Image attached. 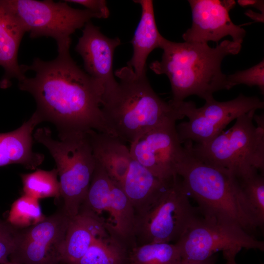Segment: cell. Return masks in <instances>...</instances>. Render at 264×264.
<instances>
[{"label":"cell","instance_id":"1f68e13d","mask_svg":"<svg viewBox=\"0 0 264 264\" xmlns=\"http://www.w3.org/2000/svg\"><path fill=\"white\" fill-rule=\"evenodd\" d=\"M215 260L214 257H211L201 261H195L186 260H182L180 264H215Z\"/></svg>","mask_w":264,"mask_h":264},{"label":"cell","instance_id":"603a6c76","mask_svg":"<svg viewBox=\"0 0 264 264\" xmlns=\"http://www.w3.org/2000/svg\"><path fill=\"white\" fill-rule=\"evenodd\" d=\"M182 260L175 243H152L132 247L127 264H180Z\"/></svg>","mask_w":264,"mask_h":264},{"label":"cell","instance_id":"8992f818","mask_svg":"<svg viewBox=\"0 0 264 264\" xmlns=\"http://www.w3.org/2000/svg\"><path fill=\"white\" fill-rule=\"evenodd\" d=\"M33 136L54 158L63 209L69 217L75 216L85 199L96 165L87 132L65 133L55 140L51 130L43 127L36 130Z\"/></svg>","mask_w":264,"mask_h":264},{"label":"cell","instance_id":"6da1fadb","mask_svg":"<svg viewBox=\"0 0 264 264\" xmlns=\"http://www.w3.org/2000/svg\"><path fill=\"white\" fill-rule=\"evenodd\" d=\"M58 52L53 60L35 58L30 65H21L24 73L35 75L19 81V88L33 97L35 112L42 122L54 124L58 135L93 130L114 135L101 110L102 87L77 66L69 50Z\"/></svg>","mask_w":264,"mask_h":264},{"label":"cell","instance_id":"4316f807","mask_svg":"<svg viewBox=\"0 0 264 264\" xmlns=\"http://www.w3.org/2000/svg\"><path fill=\"white\" fill-rule=\"evenodd\" d=\"M243 84L249 87L257 86L263 94L264 92V61L249 68L237 71L226 77V89L235 86Z\"/></svg>","mask_w":264,"mask_h":264},{"label":"cell","instance_id":"9c48e42d","mask_svg":"<svg viewBox=\"0 0 264 264\" xmlns=\"http://www.w3.org/2000/svg\"><path fill=\"white\" fill-rule=\"evenodd\" d=\"M183 260L201 261L222 251L235 258L242 248L264 250V242L243 229L198 215L175 243Z\"/></svg>","mask_w":264,"mask_h":264},{"label":"cell","instance_id":"4fadbf2b","mask_svg":"<svg viewBox=\"0 0 264 264\" xmlns=\"http://www.w3.org/2000/svg\"><path fill=\"white\" fill-rule=\"evenodd\" d=\"M69 217L64 210L19 231L10 262L21 264H60Z\"/></svg>","mask_w":264,"mask_h":264},{"label":"cell","instance_id":"d6986e66","mask_svg":"<svg viewBox=\"0 0 264 264\" xmlns=\"http://www.w3.org/2000/svg\"><path fill=\"white\" fill-rule=\"evenodd\" d=\"M87 132L96 161L120 186L132 160L130 148L116 136L93 130Z\"/></svg>","mask_w":264,"mask_h":264},{"label":"cell","instance_id":"484cf974","mask_svg":"<svg viewBox=\"0 0 264 264\" xmlns=\"http://www.w3.org/2000/svg\"><path fill=\"white\" fill-rule=\"evenodd\" d=\"M45 218L39 199L24 194L12 203L6 221L18 229L35 225Z\"/></svg>","mask_w":264,"mask_h":264},{"label":"cell","instance_id":"4dcf8cb0","mask_svg":"<svg viewBox=\"0 0 264 264\" xmlns=\"http://www.w3.org/2000/svg\"><path fill=\"white\" fill-rule=\"evenodd\" d=\"M244 14L256 22H264V14L257 13L251 10L246 11Z\"/></svg>","mask_w":264,"mask_h":264},{"label":"cell","instance_id":"7402d4cb","mask_svg":"<svg viewBox=\"0 0 264 264\" xmlns=\"http://www.w3.org/2000/svg\"><path fill=\"white\" fill-rule=\"evenodd\" d=\"M129 251L126 243L109 233L96 239L74 264H127Z\"/></svg>","mask_w":264,"mask_h":264},{"label":"cell","instance_id":"52a82bcc","mask_svg":"<svg viewBox=\"0 0 264 264\" xmlns=\"http://www.w3.org/2000/svg\"><path fill=\"white\" fill-rule=\"evenodd\" d=\"M177 176L156 200L135 216L133 238L138 245L177 241L197 216Z\"/></svg>","mask_w":264,"mask_h":264},{"label":"cell","instance_id":"836d02e7","mask_svg":"<svg viewBox=\"0 0 264 264\" xmlns=\"http://www.w3.org/2000/svg\"><path fill=\"white\" fill-rule=\"evenodd\" d=\"M4 264H21L9 261L8 262H7V263H5Z\"/></svg>","mask_w":264,"mask_h":264},{"label":"cell","instance_id":"ac0fdd59","mask_svg":"<svg viewBox=\"0 0 264 264\" xmlns=\"http://www.w3.org/2000/svg\"><path fill=\"white\" fill-rule=\"evenodd\" d=\"M26 31L15 15L0 0V66L4 73L0 81V87H9L13 78L19 81L25 77L21 65L18 61L20 43Z\"/></svg>","mask_w":264,"mask_h":264},{"label":"cell","instance_id":"30bf717a","mask_svg":"<svg viewBox=\"0 0 264 264\" xmlns=\"http://www.w3.org/2000/svg\"><path fill=\"white\" fill-rule=\"evenodd\" d=\"M264 107V102L257 96L242 94L225 102L218 101L213 97L206 100L200 108H197L193 102H185L183 114L188 121L176 125L178 137L182 144L187 142L205 144L220 133L233 120Z\"/></svg>","mask_w":264,"mask_h":264},{"label":"cell","instance_id":"277c9868","mask_svg":"<svg viewBox=\"0 0 264 264\" xmlns=\"http://www.w3.org/2000/svg\"><path fill=\"white\" fill-rule=\"evenodd\" d=\"M183 146L185 153L177 165L176 174L189 197L197 202L203 217L241 228L249 234L254 231L238 180L200 160Z\"/></svg>","mask_w":264,"mask_h":264},{"label":"cell","instance_id":"cb8c5ba5","mask_svg":"<svg viewBox=\"0 0 264 264\" xmlns=\"http://www.w3.org/2000/svg\"><path fill=\"white\" fill-rule=\"evenodd\" d=\"M58 172L37 169L32 173L21 175L24 194L38 199L61 197Z\"/></svg>","mask_w":264,"mask_h":264},{"label":"cell","instance_id":"e0dca14e","mask_svg":"<svg viewBox=\"0 0 264 264\" xmlns=\"http://www.w3.org/2000/svg\"><path fill=\"white\" fill-rule=\"evenodd\" d=\"M41 122V118L35 111L16 130L0 133V167L17 164L34 170L43 163L44 155L32 150L33 130Z\"/></svg>","mask_w":264,"mask_h":264},{"label":"cell","instance_id":"f546056e","mask_svg":"<svg viewBox=\"0 0 264 264\" xmlns=\"http://www.w3.org/2000/svg\"><path fill=\"white\" fill-rule=\"evenodd\" d=\"M238 4L243 7H252L261 11V13L264 14V0H238Z\"/></svg>","mask_w":264,"mask_h":264},{"label":"cell","instance_id":"83f0119b","mask_svg":"<svg viewBox=\"0 0 264 264\" xmlns=\"http://www.w3.org/2000/svg\"><path fill=\"white\" fill-rule=\"evenodd\" d=\"M18 230L0 218V264L9 262L8 258L16 247Z\"/></svg>","mask_w":264,"mask_h":264},{"label":"cell","instance_id":"ba28073f","mask_svg":"<svg viewBox=\"0 0 264 264\" xmlns=\"http://www.w3.org/2000/svg\"><path fill=\"white\" fill-rule=\"evenodd\" d=\"M29 33L31 38L51 37L58 52L69 50L71 35L92 18L100 16L88 9H79L67 2L51 0H2Z\"/></svg>","mask_w":264,"mask_h":264},{"label":"cell","instance_id":"7c38bea8","mask_svg":"<svg viewBox=\"0 0 264 264\" xmlns=\"http://www.w3.org/2000/svg\"><path fill=\"white\" fill-rule=\"evenodd\" d=\"M170 120L139 136L130 144L131 157L165 183L177 176L176 168L185 153L176 129Z\"/></svg>","mask_w":264,"mask_h":264},{"label":"cell","instance_id":"3957f363","mask_svg":"<svg viewBox=\"0 0 264 264\" xmlns=\"http://www.w3.org/2000/svg\"><path fill=\"white\" fill-rule=\"evenodd\" d=\"M114 74L119 81L103 98L101 110L109 128L124 142L131 144L148 131L184 117V101H164L153 90L146 74L137 76L128 66Z\"/></svg>","mask_w":264,"mask_h":264},{"label":"cell","instance_id":"d4e9b609","mask_svg":"<svg viewBox=\"0 0 264 264\" xmlns=\"http://www.w3.org/2000/svg\"><path fill=\"white\" fill-rule=\"evenodd\" d=\"M240 182L250 218L255 229L264 224V177L257 173Z\"/></svg>","mask_w":264,"mask_h":264},{"label":"cell","instance_id":"ffe728a7","mask_svg":"<svg viewBox=\"0 0 264 264\" xmlns=\"http://www.w3.org/2000/svg\"><path fill=\"white\" fill-rule=\"evenodd\" d=\"M140 5L142 13L140 20L131 41L133 54L127 63L139 76L146 74V61L150 53L160 48L163 37L158 31L154 14L153 1L133 0Z\"/></svg>","mask_w":264,"mask_h":264},{"label":"cell","instance_id":"5bb4252c","mask_svg":"<svg viewBox=\"0 0 264 264\" xmlns=\"http://www.w3.org/2000/svg\"><path fill=\"white\" fill-rule=\"evenodd\" d=\"M192 23L183 34L184 42L208 44L218 43L230 36L233 42L242 44L245 30L233 23L229 11L234 7L233 0H189Z\"/></svg>","mask_w":264,"mask_h":264},{"label":"cell","instance_id":"f1b7e54d","mask_svg":"<svg viewBox=\"0 0 264 264\" xmlns=\"http://www.w3.org/2000/svg\"><path fill=\"white\" fill-rule=\"evenodd\" d=\"M66 2H71L83 5L92 12L99 15L101 19H107L109 17L110 11L104 0H67Z\"/></svg>","mask_w":264,"mask_h":264},{"label":"cell","instance_id":"2e32d148","mask_svg":"<svg viewBox=\"0 0 264 264\" xmlns=\"http://www.w3.org/2000/svg\"><path fill=\"white\" fill-rule=\"evenodd\" d=\"M109 233L97 215L81 208L77 215L69 218L61 251V263L74 264L96 239Z\"/></svg>","mask_w":264,"mask_h":264},{"label":"cell","instance_id":"9a60e30c","mask_svg":"<svg viewBox=\"0 0 264 264\" xmlns=\"http://www.w3.org/2000/svg\"><path fill=\"white\" fill-rule=\"evenodd\" d=\"M84 27L75 49L83 59L85 72L102 87L103 99L118 85L113 72V59L121 41L118 37H107L91 21Z\"/></svg>","mask_w":264,"mask_h":264},{"label":"cell","instance_id":"5b68a950","mask_svg":"<svg viewBox=\"0 0 264 264\" xmlns=\"http://www.w3.org/2000/svg\"><path fill=\"white\" fill-rule=\"evenodd\" d=\"M250 111L236 119L232 127L203 144L183 143L200 160L223 170L238 180L263 173L264 116Z\"/></svg>","mask_w":264,"mask_h":264},{"label":"cell","instance_id":"7a4b0ae2","mask_svg":"<svg viewBox=\"0 0 264 264\" xmlns=\"http://www.w3.org/2000/svg\"><path fill=\"white\" fill-rule=\"evenodd\" d=\"M160 48L161 60L153 62L149 67L156 74L167 75L171 100L179 103L193 95L206 101L214 92L226 89L227 75L221 71V62L226 56L238 54L242 44L225 40L211 47L206 43H177L163 37Z\"/></svg>","mask_w":264,"mask_h":264},{"label":"cell","instance_id":"44dd1931","mask_svg":"<svg viewBox=\"0 0 264 264\" xmlns=\"http://www.w3.org/2000/svg\"><path fill=\"white\" fill-rule=\"evenodd\" d=\"M168 184L132 158L120 187L132 205L136 216L151 205Z\"/></svg>","mask_w":264,"mask_h":264},{"label":"cell","instance_id":"d6a6232c","mask_svg":"<svg viewBox=\"0 0 264 264\" xmlns=\"http://www.w3.org/2000/svg\"><path fill=\"white\" fill-rule=\"evenodd\" d=\"M227 262L226 264H237L235 261V258H229L226 259Z\"/></svg>","mask_w":264,"mask_h":264},{"label":"cell","instance_id":"8fae6325","mask_svg":"<svg viewBox=\"0 0 264 264\" xmlns=\"http://www.w3.org/2000/svg\"><path fill=\"white\" fill-rule=\"evenodd\" d=\"M81 208L92 212L99 217L103 213L108 214L109 221L107 230L123 242L133 238L134 209L121 187L111 179L97 162Z\"/></svg>","mask_w":264,"mask_h":264}]
</instances>
